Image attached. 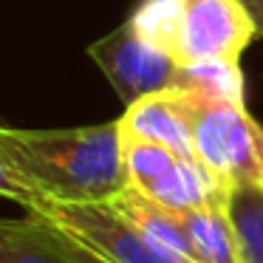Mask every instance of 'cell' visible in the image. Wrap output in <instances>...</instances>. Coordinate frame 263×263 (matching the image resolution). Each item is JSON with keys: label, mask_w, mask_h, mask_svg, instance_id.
Segmentation results:
<instances>
[{"label": "cell", "mask_w": 263, "mask_h": 263, "mask_svg": "<svg viewBox=\"0 0 263 263\" xmlns=\"http://www.w3.org/2000/svg\"><path fill=\"white\" fill-rule=\"evenodd\" d=\"M114 206H119L153 243H159L164 252L181 257V260L195 263V246H193V235L187 229L184 212H176L170 206L153 201L150 195H144L142 190L127 187L110 201Z\"/></svg>", "instance_id": "obj_8"}, {"label": "cell", "mask_w": 263, "mask_h": 263, "mask_svg": "<svg viewBox=\"0 0 263 263\" xmlns=\"http://www.w3.org/2000/svg\"><path fill=\"white\" fill-rule=\"evenodd\" d=\"M43 221H46V218H43ZM48 227H51L54 240L60 243V249H63L74 263H114V260H108V257H102L99 252L88 249V246H85V243H80L77 238H71V235H68V232H63L60 227H54L51 221H48Z\"/></svg>", "instance_id": "obj_14"}, {"label": "cell", "mask_w": 263, "mask_h": 263, "mask_svg": "<svg viewBox=\"0 0 263 263\" xmlns=\"http://www.w3.org/2000/svg\"><path fill=\"white\" fill-rule=\"evenodd\" d=\"M176 88L193 91L198 97L243 105L246 82L243 71H240V60H201V63L181 65Z\"/></svg>", "instance_id": "obj_11"}, {"label": "cell", "mask_w": 263, "mask_h": 263, "mask_svg": "<svg viewBox=\"0 0 263 263\" xmlns=\"http://www.w3.org/2000/svg\"><path fill=\"white\" fill-rule=\"evenodd\" d=\"M193 102L195 159L227 190L263 187V127L246 105L187 91Z\"/></svg>", "instance_id": "obj_2"}, {"label": "cell", "mask_w": 263, "mask_h": 263, "mask_svg": "<svg viewBox=\"0 0 263 263\" xmlns=\"http://www.w3.org/2000/svg\"><path fill=\"white\" fill-rule=\"evenodd\" d=\"M229 218L243 263H263V187L229 190Z\"/></svg>", "instance_id": "obj_12"}, {"label": "cell", "mask_w": 263, "mask_h": 263, "mask_svg": "<svg viewBox=\"0 0 263 263\" xmlns=\"http://www.w3.org/2000/svg\"><path fill=\"white\" fill-rule=\"evenodd\" d=\"M0 263H74L60 243L48 221L34 212L26 218H6L0 223Z\"/></svg>", "instance_id": "obj_10"}, {"label": "cell", "mask_w": 263, "mask_h": 263, "mask_svg": "<svg viewBox=\"0 0 263 263\" xmlns=\"http://www.w3.org/2000/svg\"><path fill=\"white\" fill-rule=\"evenodd\" d=\"M26 212L51 221L71 238L85 243L114 263H190L164 252L147 238L119 206L110 201H51L34 198L23 206Z\"/></svg>", "instance_id": "obj_3"}, {"label": "cell", "mask_w": 263, "mask_h": 263, "mask_svg": "<svg viewBox=\"0 0 263 263\" xmlns=\"http://www.w3.org/2000/svg\"><path fill=\"white\" fill-rule=\"evenodd\" d=\"M122 136L147 139V142L167 144L178 156L195 159L193 144V102L190 93L181 88L150 93L139 102L127 105L119 116Z\"/></svg>", "instance_id": "obj_6"}, {"label": "cell", "mask_w": 263, "mask_h": 263, "mask_svg": "<svg viewBox=\"0 0 263 263\" xmlns=\"http://www.w3.org/2000/svg\"><path fill=\"white\" fill-rule=\"evenodd\" d=\"M127 23L147 46L167 51L173 57V51H176V31H178L176 0H142L133 9V14L127 17Z\"/></svg>", "instance_id": "obj_13"}, {"label": "cell", "mask_w": 263, "mask_h": 263, "mask_svg": "<svg viewBox=\"0 0 263 263\" xmlns=\"http://www.w3.org/2000/svg\"><path fill=\"white\" fill-rule=\"evenodd\" d=\"M127 187L119 119L85 127L0 130V193L20 206L34 198L114 201Z\"/></svg>", "instance_id": "obj_1"}, {"label": "cell", "mask_w": 263, "mask_h": 263, "mask_svg": "<svg viewBox=\"0 0 263 263\" xmlns=\"http://www.w3.org/2000/svg\"><path fill=\"white\" fill-rule=\"evenodd\" d=\"M184 221L193 235L195 263H243L238 235L229 218V198L184 212Z\"/></svg>", "instance_id": "obj_9"}, {"label": "cell", "mask_w": 263, "mask_h": 263, "mask_svg": "<svg viewBox=\"0 0 263 263\" xmlns=\"http://www.w3.org/2000/svg\"><path fill=\"white\" fill-rule=\"evenodd\" d=\"M153 201L170 206L176 212H190L210 206L215 201H227L229 190L201 164L198 159H187V156H176L173 164L161 173L159 178L147 184V187H136Z\"/></svg>", "instance_id": "obj_7"}, {"label": "cell", "mask_w": 263, "mask_h": 263, "mask_svg": "<svg viewBox=\"0 0 263 263\" xmlns=\"http://www.w3.org/2000/svg\"><path fill=\"white\" fill-rule=\"evenodd\" d=\"M240 3L252 12V17H255V23H257V34L263 37V0H240Z\"/></svg>", "instance_id": "obj_15"}, {"label": "cell", "mask_w": 263, "mask_h": 263, "mask_svg": "<svg viewBox=\"0 0 263 263\" xmlns=\"http://www.w3.org/2000/svg\"><path fill=\"white\" fill-rule=\"evenodd\" d=\"M178 31L173 57L181 65L201 60H240L257 23L240 0H176Z\"/></svg>", "instance_id": "obj_4"}, {"label": "cell", "mask_w": 263, "mask_h": 263, "mask_svg": "<svg viewBox=\"0 0 263 263\" xmlns=\"http://www.w3.org/2000/svg\"><path fill=\"white\" fill-rule=\"evenodd\" d=\"M85 51L99 65V71L110 82L116 97L125 102V108L150 93L176 88L178 71H181V63L176 57L147 46L130 29L127 20L105 37L93 40Z\"/></svg>", "instance_id": "obj_5"}]
</instances>
